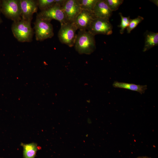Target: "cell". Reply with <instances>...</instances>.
I'll return each mask as SVG.
<instances>
[{"instance_id": "obj_1", "label": "cell", "mask_w": 158, "mask_h": 158, "mask_svg": "<svg viewBox=\"0 0 158 158\" xmlns=\"http://www.w3.org/2000/svg\"><path fill=\"white\" fill-rule=\"evenodd\" d=\"M74 46L79 53L90 54L96 48L95 36L87 30H79Z\"/></svg>"}, {"instance_id": "obj_2", "label": "cell", "mask_w": 158, "mask_h": 158, "mask_svg": "<svg viewBox=\"0 0 158 158\" xmlns=\"http://www.w3.org/2000/svg\"><path fill=\"white\" fill-rule=\"evenodd\" d=\"M31 20L22 19L13 22L11 30L14 37L20 42H30L32 41L33 30L31 26Z\"/></svg>"}, {"instance_id": "obj_3", "label": "cell", "mask_w": 158, "mask_h": 158, "mask_svg": "<svg viewBox=\"0 0 158 158\" xmlns=\"http://www.w3.org/2000/svg\"><path fill=\"white\" fill-rule=\"evenodd\" d=\"M1 11L6 18L17 21L22 19L20 0H1Z\"/></svg>"}, {"instance_id": "obj_4", "label": "cell", "mask_w": 158, "mask_h": 158, "mask_svg": "<svg viewBox=\"0 0 158 158\" xmlns=\"http://www.w3.org/2000/svg\"><path fill=\"white\" fill-rule=\"evenodd\" d=\"M77 27L73 23L67 22L61 24L58 37L60 42L69 47L74 46L77 34Z\"/></svg>"}, {"instance_id": "obj_5", "label": "cell", "mask_w": 158, "mask_h": 158, "mask_svg": "<svg viewBox=\"0 0 158 158\" xmlns=\"http://www.w3.org/2000/svg\"><path fill=\"white\" fill-rule=\"evenodd\" d=\"M34 25L35 39L37 41H43L54 36L53 28L50 22L36 17Z\"/></svg>"}, {"instance_id": "obj_6", "label": "cell", "mask_w": 158, "mask_h": 158, "mask_svg": "<svg viewBox=\"0 0 158 158\" xmlns=\"http://www.w3.org/2000/svg\"><path fill=\"white\" fill-rule=\"evenodd\" d=\"M36 17L50 22L52 20H56L61 24L67 22L61 7L55 3L48 9L41 11L37 14Z\"/></svg>"}, {"instance_id": "obj_7", "label": "cell", "mask_w": 158, "mask_h": 158, "mask_svg": "<svg viewBox=\"0 0 158 158\" xmlns=\"http://www.w3.org/2000/svg\"><path fill=\"white\" fill-rule=\"evenodd\" d=\"M113 26L109 19L95 18L91 22L87 31L95 36L97 34L109 35L112 34Z\"/></svg>"}, {"instance_id": "obj_8", "label": "cell", "mask_w": 158, "mask_h": 158, "mask_svg": "<svg viewBox=\"0 0 158 158\" xmlns=\"http://www.w3.org/2000/svg\"><path fill=\"white\" fill-rule=\"evenodd\" d=\"M67 22L73 23L81 9L79 0H66L62 7Z\"/></svg>"}, {"instance_id": "obj_9", "label": "cell", "mask_w": 158, "mask_h": 158, "mask_svg": "<svg viewBox=\"0 0 158 158\" xmlns=\"http://www.w3.org/2000/svg\"><path fill=\"white\" fill-rule=\"evenodd\" d=\"M95 18L93 11L81 9L73 23L78 29L87 30L91 22Z\"/></svg>"}, {"instance_id": "obj_10", "label": "cell", "mask_w": 158, "mask_h": 158, "mask_svg": "<svg viewBox=\"0 0 158 158\" xmlns=\"http://www.w3.org/2000/svg\"><path fill=\"white\" fill-rule=\"evenodd\" d=\"M21 17L26 20H32L33 14L37 12V0H20Z\"/></svg>"}, {"instance_id": "obj_11", "label": "cell", "mask_w": 158, "mask_h": 158, "mask_svg": "<svg viewBox=\"0 0 158 158\" xmlns=\"http://www.w3.org/2000/svg\"><path fill=\"white\" fill-rule=\"evenodd\" d=\"M95 18L109 19L112 11L109 8L104 0H98L93 11Z\"/></svg>"}, {"instance_id": "obj_12", "label": "cell", "mask_w": 158, "mask_h": 158, "mask_svg": "<svg viewBox=\"0 0 158 158\" xmlns=\"http://www.w3.org/2000/svg\"><path fill=\"white\" fill-rule=\"evenodd\" d=\"M145 44L142 50L145 52L158 45V33L147 30L144 33Z\"/></svg>"}, {"instance_id": "obj_13", "label": "cell", "mask_w": 158, "mask_h": 158, "mask_svg": "<svg viewBox=\"0 0 158 158\" xmlns=\"http://www.w3.org/2000/svg\"><path fill=\"white\" fill-rule=\"evenodd\" d=\"M112 85L115 88H123L136 91L141 94L144 93L147 89V85H136L117 81H115Z\"/></svg>"}, {"instance_id": "obj_14", "label": "cell", "mask_w": 158, "mask_h": 158, "mask_svg": "<svg viewBox=\"0 0 158 158\" xmlns=\"http://www.w3.org/2000/svg\"><path fill=\"white\" fill-rule=\"evenodd\" d=\"M23 148V155L24 158H35L38 147L35 143L29 144L21 143V144Z\"/></svg>"}, {"instance_id": "obj_15", "label": "cell", "mask_w": 158, "mask_h": 158, "mask_svg": "<svg viewBox=\"0 0 158 158\" xmlns=\"http://www.w3.org/2000/svg\"><path fill=\"white\" fill-rule=\"evenodd\" d=\"M98 0H79L81 9L93 11Z\"/></svg>"}, {"instance_id": "obj_16", "label": "cell", "mask_w": 158, "mask_h": 158, "mask_svg": "<svg viewBox=\"0 0 158 158\" xmlns=\"http://www.w3.org/2000/svg\"><path fill=\"white\" fill-rule=\"evenodd\" d=\"M38 8L41 11L47 10L50 8L55 4V0H38Z\"/></svg>"}, {"instance_id": "obj_17", "label": "cell", "mask_w": 158, "mask_h": 158, "mask_svg": "<svg viewBox=\"0 0 158 158\" xmlns=\"http://www.w3.org/2000/svg\"><path fill=\"white\" fill-rule=\"evenodd\" d=\"M119 14L121 17V22L118 27L120 28V33L122 34L124 33L125 29L128 26L131 19L129 16L127 17L123 16L121 13H119Z\"/></svg>"}, {"instance_id": "obj_18", "label": "cell", "mask_w": 158, "mask_h": 158, "mask_svg": "<svg viewBox=\"0 0 158 158\" xmlns=\"http://www.w3.org/2000/svg\"><path fill=\"white\" fill-rule=\"evenodd\" d=\"M144 18L140 16H138L137 18L133 19H131L129 25L126 28L127 32L130 33L138 24L143 20Z\"/></svg>"}, {"instance_id": "obj_19", "label": "cell", "mask_w": 158, "mask_h": 158, "mask_svg": "<svg viewBox=\"0 0 158 158\" xmlns=\"http://www.w3.org/2000/svg\"><path fill=\"white\" fill-rule=\"evenodd\" d=\"M104 1L109 8L112 11L117 10L123 2V0H104Z\"/></svg>"}, {"instance_id": "obj_20", "label": "cell", "mask_w": 158, "mask_h": 158, "mask_svg": "<svg viewBox=\"0 0 158 158\" xmlns=\"http://www.w3.org/2000/svg\"><path fill=\"white\" fill-rule=\"evenodd\" d=\"M66 0H55V3L62 7Z\"/></svg>"}, {"instance_id": "obj_21", "label": "cell", "mask_w": 158, "mask_h": 158, "mask_svg": "<svg viewBox=\"0 0 158 158\" xmlns=\"http://www.w3.org/2000/svg\"><path fill=\"white\" fill-rule=\"evenodd\" d=\"M1 0H0V24L2 22V20L1 19V15L0 14L1 12Z\"/></svg>"}, {"instance_id": "obj_22", "label": "cell", "mask_w": 158, "mask_h": 158, "mask_svg": "<svg viewBox=\"0 0 158 158\" xmlns=\"http://www.w3.org/2000/svg\"><path fill=\"white\" fill-rule=\"evenodd\" d=\"M137 158H151L150 157H149L147 156H141V157H139Z\"/></svg>"}, {"instance_id": "obj_23", "label": "cell", "mask_w": 158, "mask_h": 158, "mask_svg": "<svg viewBox=\"0 0 158 158\" xmlns=\"http://www.w3.org/2000/svg\"><path fill=\"white\" fill-rule=\"evenodd\" d=\"M152 2H153L154 4H155L156 5L158 6V1L157 0H154L153 1L152 0Z\"/></svg>"}]
</instances>
